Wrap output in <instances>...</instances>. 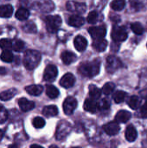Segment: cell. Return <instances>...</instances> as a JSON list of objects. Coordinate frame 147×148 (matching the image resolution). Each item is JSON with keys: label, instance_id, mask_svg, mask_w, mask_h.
Returning a JSON list of instances; mask_svg holds the SVG:
<instances>
[{"label": "cell", "instance_id": "cell-25", "mask_svg": "<svg viewBox=\"0 0 147 148\" xmlns=\"http://www.w3.org/2000/svg\"><path fill=\"white\" fill-rule=\"evenodd\" d=\"M29 16V11L25 8H20L16 12V17L20 21L27 20Z\"/></svg>", "mask_w": 147, "mask_h": 148}, {"label": "cell", "instance_id": "cell-42", "mask_svg": "<svg viewBox=\"0 0 147 148\" xmlns=\"http://www.w3.org/2000/svg\"><path fill=\"white\" fill-rule=\"evenodd\" d=\"M5 74H6V69H5V68L0 67V75H5Z\"/></svg>", "mask_w": 147, "mask_h": 148}, {"label": "cell", "instance_id": "cell-15", "mask_svg": "<svg viewBox=\"0 0 147 148\" xmlns=\"http://www.w3.org/2000/svg\"><path fill=\"white\" fill-rule=\"evenodd\" d=\"M61 59L62 62L66 65H69L73 63L76 60V56L70 51H63L61 55Z\"/></svg>", "mask_w": 147, "mask_h": 148}, {"label": "cell", "instance_id": "cell-11", "mask_svg": "<svg viewBox=\"0 0 147 148\" xmlns=\"http://www.w3.org/2000/svg\"><path fill=\"white\" fill-rule=\"evenodd\" d=\"M103 130L107 134L112 136V135H116L120 132V127L117 121H112V122H109V123L104 125Z\"/></svg>", "mask_w": 147, "mask_h": 148}, {"label": "cell", "instance_id": "cell-40", "mask_svg": "<svg viewBox=\"0 0 147 148\" xmlns=\"http://www.w3.org/2000/svg\"><path fill=\"white\" fill-rule=\"evenodd\" d=\"M8 119V112L7 110L3 107L0 106V124L4 123Z\"/></svg>", "mask_w": 147, "mask_h": 148}, {"label": "cell", "instance_id": "cell-7", "mask_svg": "<svg viewBox=\"0 0 147 148\" xmlns=\"http://www.w3.org/2000/svg\"><path fill=\"white\" fill-rule=\"evenodd\" d=\"M77 101L75 97H72V96H69V97H67L66 100L64 101L63 104H62V108H63V111L64 113L67 114V115H70L72 114L76 107H77Z\"/></svg>", "mask_w": 147, "mask_h": 148}, {"label": "cell", "instance_id": "cell-32", "mask_svg": "<svg viewBox=\"0 0 147 148\" xmlns=\"http://www.w3.org/2000/svg\"><path fill=\"white\" fill-rule=\"evenodd\" d=\"M114 89H115V85H114V83H113V82H107V83L103 86L101 91H102V94H104V95H108L112 94V93L114 91Z\"/></svg>", "mask_w": 147, "mask_h": 148}, {"label": "cell", "instance_id": "cell-24", "mask_svg": "<svg viewBox=\"0 0 147 148\" xmlns=\"http://www.w3.org/2000/svg\"><path fill=\"white\" fill-rule=\"evenodd\" d=\"M17 91L15 88H10L5 91H3L2 93H0V100L6 101L10 100L11 98H13L16 95Z\"/></svg>", "mask_w": 147, "mask_h": 148}, {"label": "cell", "instance_id": "cell-21", "mask_svg": "<svg viewBox=\"0 0 147 148\" xmlns=\"http://www.w3.org/2000/svg\"><path fill=\"white\" fill-rule=\"evenodd\" d=\"M93 47L94 48V49L98 52H103L106 50L107 47V41L104 38L102 39H98V40H94V43H93Z\"/></svg>", "mask_w": 147, "mask_h": 148}, {"label": "cell", "instance_id": "cell-14", "mask_svg": "<svg viewBox=\"0 0 147 148\" xmlns=\"http://www.w3.org/2000/svg\"><path fill=\"white\" fill-rule=\"evenodd\" d=\"M18 105L20 107L21 110L23 112L30 111L35 108V103L33 101L27 100L26 98H20L18 100Z\"/></svg>", "mask_w": 147, "mask_h": 148}, {"label": "cell", "instance_id": "cell-22", "mask_svg": "<svg viewBox=\"0 0 147 148\" xmlns=\"http://www.w3.org/2000/svg\"><path fill=\"white\" fill-rule=\"evenodd\" d=\"M13 14V7L10 4H4L0 6V17L8 18Z\"/></svg>", "mask_w": 147, "mask_h": 148}, {"label": "cell", "instance_id": "cell-34", "mask_svg": "<svg viewBox=\"0 0 147 148\" xmlns=\"http://www.w3.org/2000/svg\"><path fill=\"white\" fill-rule=\"evenodd\" d=\"M23 31L27 33H36V26L33 22H28L23 26Z\"/></svg>", "mask_w": 147, "mask_h": 148}, {"label": "cell", "instance_id": "cell-39", "mask_svg": "<svg viewBox=\"0 0 147 148\" xmlns=\"http://www.w3.org/2000/svg\"><path fill=\"white\" fill-rule=\"evenodd\" d=\"M32 124L36 128H42L45 126V121L42 117H36L33 119Z\"/></svg>", "mask_w": 147, "mask_h": 148}, {"label": "cell", "instance_id": "cell-45", "mask_svg": "<svg viewBox=\"0 0 147 148\" xmlns=\"http://www.w3.org/2000/svg\"><path fill=\"white\" fill-rule=\"evenodd\" d=\"M8 148H17V147L16 145H11V146H10Z\"/></svg>", "mask_w": 147, "mask_h": 148}, {"label": "cell", "instance_id": "cell-2", "mask_svg": "<svg viewBox=\"0 0 147 148\" xmlns=\"http://www.w3.org/2000/svg\"><path fill=\"white\" fill-rule=\"evenodd\" d=\"M41 61V54L36 50H27L24 54L23 57V64L24 67L29 69L32 70L36 69Z\"/></svg>", "mask_w": 147, "mask_h": 148}, {"label": "cell", "instance_id": "cell-37", "mask_svg": "<svg viewBox=\"0 0 147 148\" xmlns=\"http://www.w3.org/2000/svg\"><path fill=\"white\" fill-rule=\"evenodd\" d=\"M97 107L101 110H107V109H108L110 108V101L108 99H107V98L106 99L105 98L104 99H101L98 102Z\"/></svg>", "mask_w": 147, "mask_h": 148}, {"label": "cell", "instance_id": "cell-16", "mask_svg": "<svg viewBox=\"0 0 147 148\" xmlns=\"http://www.w3.org/2000/svg\"><path fill=\"white\" fill-rule=\"evenodd\" d=\"M83 108L87 111V112H89V113H95L96 112V109H97V103L95 101L94 99L93 98H87L85 102H84V105H83Z\"/></svg>", "mask_w": 147, "mask_h": 148}, {"label": "cell", "instance_id": "cell-46", "mask_svg": "<svg viewBox=\"0 0 147 148\" xmlns=\"http://www.w3.org/2000/svg\"><path fill=\"white\" fill-rule=\"evenodd\" d=\"M49 148H58V147L57 146H55V145H52V146L49 147Z\"/></svg>", "mask_w": 147, "mask_h": 148}, {"label": "cell", "instance_id": "cell-20", "mask_svg": "<svg viewBox=\"0 0 147 148\" xmlns=\"http://www.w3.org/2000/svg\"><path fill=\"white\" fill-rule=\"evenodd\" d=\"M130 118H131V114L126 110H120L115 115V121L118 123H126L130 120Z\"/></svg>", "mask_w": 147, "mask_h": 148}, {"label": "cell", "instance_id": "cell-47", "mask_svg": "<svg viewBox=\"0 0 147 148\" xmlns=\"http://www.w3.org/2000/svg\"><path fill=\"white\" fill-rule=\"evenodd\" d=\"M72 148H81V147H72Z\"/></svg>", "mask_w": 147, "mask_h": 148}, {"label": "cell", "instance_id": "cell-44", "mask_svg": "<svg viewBox=\"0 0 147 148\" xmlns=\"http://www.w3.org/2000/svg\"><path fill=\"white\" fill-rule=\"evenodd\" d=\"M3 133L2 130H0V141H1V140L3 139Z\"/></svg>", "mask_w": 147, "mask_h": 148}, {"label": "cell", "instance_id": "cell-9", "mask_svg": "<svg viewBox=\"0 0 147 148\" xmlns=\"http://www.w3.org/2000/svg\"><path fill=\"white\" fill-rule=\"evenodd\" d=\"M88 32L94 40H98L105 37L107 33V29L106 26L104 25L98 26V27H91L88 29Z\"/></svg>", "mask_w": 147, "mask_h": 148}, {"label": "cell", "instance_id": "cell-23", "mask_svg": "<svg viewBox=\"0 0 147 148\" xmlns=\"http://www.w3.org/2000/svg\"><path fill=\"white\" fill-rule=\"evenodd\" d=\"M42 114L46 117H54V116H56L58 114V108L55 105L46 106L42 109Z\"/></svg>", "mask_w": 147, "mask_h": 148}, {"label": "cell", "instance_id": "cell-41", "mask_svg": "<svg viewBox=\"0 0 147 148\" xmlns=\"http://www.w3.org/2000/svg\"><path fill=\"white\" fill-rule=\"evenodd\" d=\"M141 114L144 117H147V99L146 101V103L144 104V106L141 108Z\"/></svg>", "mask_w": 147, "mask_h": 148}, {"label": "cell", "instance_id": "cell-35", "mask_svg": "<svg viewBox=\"0 0 147 148\" xmlns=\"http://www.w3.org/2000/svg\"><path fill=\"white\" fill-rule=\"evenodd\" d=\"M12 44L13 42L10 39L4 38L0 40V48L3 50H10L12 48Z\"/></svg>", "mask_w": 147, "mask_h": 148}, {"label": "cell", "instance_id": "cell-10", "mask_svg": "<svg viewBox=\"0 0 147 148\" xmlns=\"http://www.w3.org/2000/svg\"><path fill=\"white\" fill-rule=\"evenodd\" d=\"M58 75V69L55 65H48L44 70V74H43V79L46 82H53L55 81V79L56 78Z\"/></svg>", "mask_w": 147, "mask_h": 148}, {"label": "cell", "instance_id": "cell-18", "mask_svg": "<svg viewBox=\"0 0 147 148\" xmlns=\"http://www.w3.org/2000/svg\"><path fill=\"white\" fill-rule=\"evenodd\" d=\"M68 23L73 27H80L84 24V18L78 15H72L68 17Z\"/></svg>", "mask_w": 147, "mask_h": 148}, {"label": "cell", "instance_id": "cell-6", "mask_svg": "<svg viewBox=\"0 0 147 148\" xmlns=\"http://www.w3.org/2000/svg\"><path fill=\"white\" fill-rule=\"evenodd\" d=\"M122 67V62L121 61L114 56H110L107 57V71L108 73H114L116 70H118L119 69H120Z\"/></svg>", "mask_w": 147, "mask_h": 148}, {"label": "cell", "instance_id": "cell-27", "mask_svg": "<svg viewBox=\"0 0 147 148\" xmlns=\"http://www.w3.org/2000/svg\"><path fill=\"white\" fill-rule=\"evenodd\" d=\"M88 89H89V95H90L91 98H93L94 100H97V99H99L101 97L102 91L99 88H97L95 85H90Z\"/></svg>", "mask_w": 147, "mask_h": 148}, {"label": "cell", "instance_id": "cell-36", "mask_svg": "<svg viewBox=\"0 0 147 148\" xmlns=\"http://www.w3.org/2000/svg\"><path fill=\"white\" fill-rule=\"evenodd\" d=\"M132 30L136 34V35H142L144 32V28L141 23H133L131 25Z\"/></svg>", "mask_w": 147, "mask_h": 148}, {"label": "cell", "instance_id": "cell-19", "mask_svg": "<svg viewBox=\"0 0 147 148\" xmlns=\"http://www.w3.org/2000/svg\"><path fill=\"white\" fill-rule=\"evenodd\" d=\"M25 91L30 95L38 96L42 93L43 88L41 85H29L25 88Z\"/></svg>", "mask_w": 147, "mask_h": 148}, {"label": "cell", "instance_id": "cell-38", "mask_svg": "<svg viewBox=\"0 0 147 148\" xmlns=\"http://www.w3.org/2000/svg\"><path fill=\"white\" fill-rule=\"evenodd\" d=\"M24 46H25V44H24V42L23 41H21V40H16L13 42V44H12V49L15 51H16V52H21V51L23 50Z\"/></svg>", "mask_w": 147, "mask_h": 148}, {"label": "cell", "instance_id": "cell-13", "mask_svg": "<svg viewBox=\"0 0 147 148\" xmlns=\"http://www.w3.org/2000/svg\"><path fill=\"white\" fill-rule=\"evenodd\" d=\"M74 44H75V49L78 51L81 52V51H84L86 49V48L88 46V41L83 36H77L74 40Z\"/></svg>", "mask_w": 147, "mask_h": 148}, {"label": "cell", "instance_id": "cell-8", "mask_svg": "<svg viewBox=\"0 0 147 148\" xmlns=\"http://www.w3.org/2000/svg\"><path fill=\"white\" fill-rule=\"evenodd\" d=\"M66 8L70 12L75 13H84L86 11V4L83 3H78L75 1H68L66 4Z\"/></svg>", "mask_w": 147, "mask_h": 148}, {"label": "cell", "instance_id": "cell-33", "mask_svg": "<svg viewBox=\"0 0 147 148\" xmlns=\"http://www.w3.org/2000/svg\"><path fill=\"white\" fill-rule=\"evenodd\" d=\"M0 58L4 62H11L13 61V54L10 50H3L0 56Z\"/></svg>", "mask_w": 147, "mask_h": 148}, {"label": "cell", "instance_id": "cell-31", "mask_svg": "<svg viewBox=\"0 0 147 148\" xmlns=\"http://www.w3.org/2000/svg\"><path fill=\"white\" fill-rule=\"evenodd\" d=\"M101 17V15H100L97 11H91V12L88 14L87 20H88V22L89 23H96L97 22L101 21V20H100Z\"/></svg>", "mask_w": 147, "mask_h": 148}, {"label": "cell", "instance_id": "cell-3", "mask_svg": "<svg viewBox=\"0 0 147 148\" xmlns=\"http://www.w3.org/2000/svg\"><path fill=\"white\" fill-rule=\"evenodd\" d=\"M45 23L48 31L55 33L62 24V18L59 16H48L45 17Z\"/></svg>", "mask_w": 147, "mask_h": 148}, {"label": "cell", "instance_id": "cell-29", "mask_svg": "<svg viewBox=\"0 0 147 148\" xmlns=\"http://www.w3.org/2000/svg\"><path fill=\"white\" fill-rule=\"evenodd\" d=\"M125 6H126L125 0H113L111 3V8L116 11L122 10L125 8Z\"/></svg>", "mask_w": 147, "mask_h": 148}, {"label": "cell", "instance_id": "cell-43", "mask_svg": "<svg viewBox=\"0 0 147 148\" xmlns=\"http://www.w3.org/2000/svg\"><path fill=\"white\" fill-rule=\"evenodd\" d=\"M30 148H43L42 147H41V146H38V145H32Z\"/></svg>", "mask_w": 147, "mask_h": 148}, {"label": "cell", "instance_id": "cell-5", "mask_svg": "<svg viewBox=\"0 0 147 148\" xmlns=\"http://www.w3.org/2000/svg\"><path fill=\"white\" fill-rule=\"evenodd\" d=\"M71 131V126L69 123L66 122V121H62L57 128H56V132H55V137L57 140H61L65 139L70 133Z\"/></svg>", "mask_w": 147, "mask_h": 148}, {"label": "cell", "instance_id": "cell-30", "mask_svg": "<svg viewBox=\"0 0 147 148\" xmlns=\"http://www.w3.org/2000/svg\"><path fill=\"white\" fill-rule=\"evenodd\" d=\"M126 97V93L125 91H122V90L116 91L115 93H113V98L116 103L123 102L125 101Z\"/></svg>", "mask_w": 147, "mask_h": 148}, {"label": "cell", "instance_id": "cell-17", "mask_svg": "<svg viewBox=\"0 0 147 148\" xmlns=\"http://www.w3.org/2000/svg\"><path fill=\"white\" fill-rule=\"evenodd\" d=\"M125 136H126V140L129 142H133L137 139V136H138L137 130L135 129V127L133 125H130L126 127Z\"/></svg>", "mask_w": 147, "mask_h": 148}, {"label": "cell", "instance_id": "cell-1", "mask_svg": "<svg viewBox=\"0 0 147 148\" xmlns=\"http://www.w3.org/2000/svg\"><path fill=\"white\" fill-rule=\"evenodd\" d=\"M100 69L101 61L99 59H94L92 62H86L81 63L78 68V71L82 76L94 77L99 74Z\"/></svg>", "mask_w": 147, "mask_h": 148}, {"label": "cell", "instance_id": "cell-26", "mask_svg": "<svg viewBox=\"0 0 147 148\" xmlns=\"http://www.w3.org/2000/svg\"><path fill=\"white\" fill-rule=\"evenodd\" d=\"M46 95L50 99H55L59 96V90L53 85H47L46 87Z\"/></svg>", "mask_w": 147, "mask_h": 148}, {"label": "cell", "instance_id": "cell-12", "mask_svg": "<svg viewBox=\"0 0 147 148\" xmlns=\"http://www.w3.org/2000/svg\"><path fill=\"white\" fill-rule=\"evenodd\" d=\"M75 82V78L73 74H70V73H67L65 74L62 79L60 80V85L65 88H72L74 86Z\"/></svg>", "mask_w": 147, "mask_h": 148}, {"label": "cell", "instance_id": "cell-28", "mask_svg": "<svg viewBox=\"0 0 147 148\" xmlns=\"http://www.w3.org/2000/svg\"><path fill=\"white\" fill-rule=\"evenodd\" d=\"M127 103H128V106L133 110H136L140 107V100L138 96H135V95L131 96L129 98Z\"/></svg>", "mask_w": 147, "mask_h": 148}, {"label": "cell", "instance_id": "cell-4", "mask_svg": "<svg viewBox=\"0 0 147 148\" xmlns=\"http://www.w3.org/2000/svg\"><path fill=\"white\" fill-rule=\"evenodd\" d=\"M127 31L124 26H116L113 29L111 36L114 42H123L127 38Z\"/></svg>", "mask_w": 147, "mask_h": 148}]
</instances>
